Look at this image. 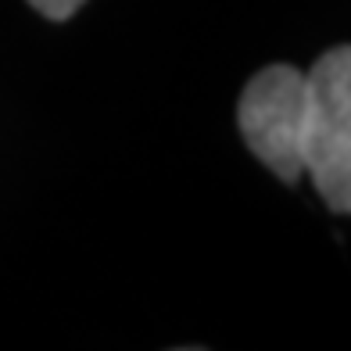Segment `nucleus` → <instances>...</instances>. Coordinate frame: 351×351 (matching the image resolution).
Listing matches in <instances>:
<instances>
[{"label": "nucleus", "mask_w": 351, "mask_h": 351, "mask_svg": "<svg viewBox=\"0 0 351 351\" xmlns=\"http://www.w3.org/2000/svg\"><path fill=\"white\" fill-rule=\"evenodd\" d=\"M308 122H305V169L326 208L344 215L351 208V54L330 47L312 65Z\"/></svg>", "instance_id": "nucleus-1"}, {"label": "nucleus", "mask_w": 351, "mask_h": 351, "mask_svg": "<svg viewBox=\"0 0 351 351\" xmlns=\"http://www.w3.org/2000/svg\"><path fill=\"white\" fill-rule=\"evenodd\" d=\"M244 143L283 183L305 172L308 79L294 65H269L251 79L237 104Z\"/></svg>", "instance_id": "nucleus-2"}, {"label": "nucleus", "mask_w": 351, "mask_h": 351, "mask_svg": "<svg viewBox=\"0 0 351 351\" xmlns=\"http://www.w3.org/2000/svg\"><path fill=\"white\" fill-rule=\"evenodd\" d=\"M43 19H51V22H65V19H72V14L86 4V0H29Z\"/></svg>", "instance_id": "nucleus-3"}]
</instances>
